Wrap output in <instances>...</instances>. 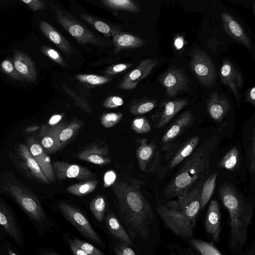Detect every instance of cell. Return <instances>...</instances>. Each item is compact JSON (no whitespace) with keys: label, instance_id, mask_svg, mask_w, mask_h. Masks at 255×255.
I'll use <instances>...</instances> for the list:
<instances>
[{"label":"cell","instance_id":"obj_11","mask_svg":"<svg viewBox=\"0 0 255 255\" xmlns=\"http://www.w3.org/2000/svg\"><path fill=\"white\" fill-rule=\"evenodd\" d=\"M159 81L166 89V96L169 97H176L189 89V78L179 68H174L167 70L160 76Z\"/></svg>","mask_w":255,"mask_h":255},{"label":"cell","instance_id":"obj_17","mask_svg":"<svg viewBox=\"0 0 255 255\" xmlns=\"http://www.w3.org/2000/svg\"><path fill=\"white\" fill-rule=\"evenodd\" d=\"M205 228L212 243H217L220 240L221 213L220 206L217 200L211 201L205 219Z\"/></svg>","mask_w":255,"mask_h":255},{"label":"cell","instance_id":"obj_32","mask_svg":"<svg viewBox=\"0 0 255 255\" xmlns=\"http://www.w3.org/2000/svg\"><path fill=\"white\" fill-rule=\"evenodd\" d=\"M187 241L190 247L200 255H223L213 243L194 237L187 240Z\"/></svg>","mask_w":255,"mask_h":255},{"label":"cell","instance_id":"obj_20","mask_svg":"<svg viewBox=\"0 0 255 255\" xmlns=\"http://www.w3.org/2000/svg\"><path fill=\"white\" fill-rule=\"evenodd\" d=\"M223 26L226 33L233 39L252 51V43L250 38L237 20L227 12L221 14Z\"/></svg>","mask_w":255,"mask_h":255},{"label":"cell","instance_id":"obj_40","mask_svg":"<svg viewBox=\"0 0 255 255\" xmlns=\"http://www.w3.org/2000/svg\"><path fill=\"white\" fill-rule=\"evenodd\" d=\"M157 105V102L154 100H144L131 106L129 112L135 115L144 114L153 110Z\"/></svg>","mask_w":255,"mask_h":255},{"label":"cell","instance_id":"obj_21","mask_svg":"<svg viewBox=\"0 0 255 255\" xmlns=\"http://www.w3.org/2000/svg\"><path fill=\"white\" fill-rule=\"evenodd\" d=\"M0 225L19 246L23 245L21 231L11 212L0 199Z\"/></svg>","mask_w":255,"mask_h":255},{"label":"cell","instance_id":"obj_35","mask_svg":"<svg viewBox=\"0 0 255 255\" xmlns=\"http://www.w3.org/2000/svg\"><path fill=\"white\" fill-rule=\"evenodd\" d=\"M65 126L63 123L52 126L46 130L41 140L42 146L48 152H54V147L58 133Z\"/></svg>","mask_w":255,"mask_h":255},{"label":"cell","instance_id":"obj_15","mask_svg":"<svg viewBox=\"0 0 255 255\" xmlns=\"http://www.w3.org/2000/svg\"><path fill=\"white\" fill-rule=\"evenodd\" d=\"M188 103V100L185 99L164 101L151 117L154 126L157 128L164 127Z\"/></svg>","mask_w":255,"mask_h":255},{"label":"cell","instance_id":"obj_41","mask_svg":"<svg viewBox=\"0 0 255 255\" xmlns=\"http://www.w3.org/2000/svg\"><path fill=\"white\" fill-rule=\"evenodd\" d=\"M250 143L246 153L247 166L251 176L254 177L255 173V129L253 131L250 139Z\"/></svg>","mask_w":255,"mask_h":255},{"label":"cell","instance_id":"obj_14","mask_svg":"<svg viewBox=\"0 0 255 255\" xmlns=\"http://www.w3.org/2000/svg\"><path fill=\"white\" fill-rule=\"evenodd\" d=\"M52 167L55 177L59 180L74 178L88 180L95 177L94 174L88 168L64 161H55Z\"/></svg>","mask_w":255,"mask_h":255},{"label":"cell","instance_id":"obj_34","mask_svg":"<svg viewBox=\"0 0 255 255\" xmlns=\"http://www.w3.org/2000/svg\"><path fill=\"white\" fill-rule=\"evenodd\" d=\"M98 184V180H86L69 186L67 188L66 190L71 194L81 197L90 194L94 191Z\"/></svg>","mask_w":255,"mask_h":255},{"label":"cell","instance_id":"obj_54","mask_svg":"<svg viewBox=\"0 0 255 255\" xmlns=\"http://www.w3.org/2000/svg\"><path fill=\"white\" fill-rule=\"evenodd\" d=\"M240 255H255V242L249 247H246Z\"/></svg>","mask_w":255,"mask_h":255},{"label":"cell","instance_id":"obj_47","mask_svg":"<svg viewBox=\"0 0 255 255\" xmlns=\"http://www.w3.org/2000/svg\"><path fill=\"white\" fill-rule=\"evenodd\" d=\"M44 52L49 57L61 66L64 67L66 66V64L63 58L55 50L50 47H46L44 48Z\"/></svg>","mask_w":255,"mask_h":255},{"label":"cell","instance_id":"obj_8","mask_svg":"<svg viewBox=\"0 0 255 255\" xmlns=\"http://www.w3.org/2000/svg\"><path fill=\"white\" fill-rule=\"evenodd\" d=\"M205 180L195 183L176 201L164 203L168 207L182 212L191 221L196 223L200 209L201 192Z\"/></svg>","mask_w":255,"mask_h":255},{"label":"cell","instance_id":"obj_44","mask_svg":"<svg viewBox=\"0 0 255 255\" xmlns=\"http://www.w3.org/2000/svg\"><path fill=\"white\" fill-rule=\"evenodd\" d=\"M167 248L169 255H196L194 250L190 246H184L177 243H169Z\"/></svg>","mask_w":255,"mask_h":255},{"label":"cell","instance_id":"obj_50","mask_svg":"<svg viewBox=\"0 0 255 255\" xmlns=\"http://www.w3.org/2000/svg\"><path fill=\"white\" fill-rule=\"evenodd\" d=\"M116 178V174L113 171L107 172L104 178V187H108L112 185L114 183Z\"/></svg>","mask_w":255,"mask_h":255},{"label":"cell","instance_id":"obj_52","mask_svg":"<svg viewBox=\"0 0 255 255\" xmlns=\"http://www.w3.org/2000/svg\"><path fill=\"white\" fill-rule=\"evenodd\" d=\"M63 240L69 247L73 255H89L84 251H83L80 248L76 246L75 245L71 243L70 242L66 240Z\"/></svg>","mask_w":255,"mask_h":255},{"label":"cell","instance_id":"obj_9","mask_svg":"<svg viewBox=\"0 0 255 255\" xmlns=\"http://www.w3.org/2000/svg\"><path fill=\"white\" fill-rule=\"evenodd\" d=\"M190 55V67L199 81L205 86L213 85L216 80V72L209 56L199 49H194Z\"/></svg>","mask_w":255,"mask_h":255},{"label":"cell","instance_id":"obj_22","mask_svg":"<svg viewBox=\"0 0 255 255\" xmlns=\"http://www.w3.org/2000/svg\"><path fill=\"white\" fill-rule=\"evenodd\" d=\"M28 148L40 169L50 181H55V176L49 156L43 147L33 138L28 139Z\"/></svg>","mask_w":255,"mask_h":255},{"label":"cell","instance_id":"obj_2","mask_svg":"<svg viewBox=\"0 0 255 255\" xmlns=\"http://www.w3.org/2000/svg\"><path fill=\"white\" fill-rule=\"evenodd\" d=\"M219 194L229 215L228 248L232 255H240L248 242L249 228L254 214V205L228 182L221 185Z\"/></svg>","mask_w":255,"mask_h":255},{"label":"cell","instance_id":"obj_38","mask_svg":"<svg viewBox=\"0 0 255 255\" xmlns=\"http://www.w3.org/2000/svg\"><path fill=\"white\" fill-rule=\"evenodd\" d=\"M102 2L109 8L123 10L131 12H139L138 4L132 0H103Z\"/></svg>","mask_w":255,"mask_h":255},{"label":"cell","instance_id":"obj_57","mask_svg":"<svg viewBox=\"0 0 255 255\" xmlns=\"http://www.w3.org/2000/svg\"><path fill=\"white\" fill-rule=\"evenodd\" d=\"M39 255H62L50 250H42L39 252Z\"/></svg>","mask_w":255,"mask_h":255},{"label":"cell","instance_id":"obj_23","mask_svg":"<svg viewBox=\"0 0 255 255\" xmlns=\"http://www.w3.org/2000/svg\"><path fill=\"white\" fill-rule=\"evenodd\" d=\"M230 103L225 97L220 96L216 91L213 92L206 101L207 111L215 122H220L230 109Z\"/></svg>","mask_w":255,"mask_h":255},{"label":"cell","instance_id":"obj_31","mask_svg":"<svg viewBox=\"0 0 255 255\" xmlns=\"http://www.w3.org/2000/svg\"><path fill=\"white\" fill-rule=\"evenodd\" d=\"M90 210L98 223L104 224V217L107 212V202L102 195L95 197L89 204Z\"/></svg>","mask_w":255,"mask_h":255},{"label":"cell","instance_id":"obj_51","mask_svg":"<svg viewBox=\"0 0 255 255\" xmlns=\"http://www.w3.org/2000/svg\"><path fill=\"white\" fill-rule=\"evenodd\" d=\"M22 1L26 4H27L33 10L45 8L44 3L40 0H22Z\"/></svg>","mask_w":255,"mask_h":255},{"label":"cell","instance_id":"obj_45","mask_svg":"<svg viewBox=\"0 0 255 255\" xmlns=\"http://www.w3.org/2000/svg\"><path fill=\"white\" fill-rule=\"evenodd\" d=\"M123 116L121 113H105L100 118V123L103 127L109 128L119 123Z\"/></svg>","mask_w":255,"mask_h":255},{"label":"cell","instance_id":"obj_49","mask_svg":"<svg viewBox=\"0 0 255 255\" xmlns=\"http://www.w3.org/2000/svg\"><path fill=\"white\" fill-rule=\"evenodd\" d=\"M130 64L125 63H120L108 68L106 73L108 75H114L123 72L128 69Z\"/></svg>","mask_w":255,"mask_h":255},{"label":"cell","instance_id":"obj_48","mask_svg":"<svg viewBox=\"0 0 255 255\" xmlns=\"http://www.w3.org/2000/svg\"><path fill=\"white\" fill-rule=\"evenodd\" d=\"M124 101L119 96H113L107 98L103 103V106L106 108H115L123 105Z\"/></svg>","mask_w":255,"mask_h":255},{"label":"cell","instance_id":"obj_27","mask_svg":"<svg viewBox=\"0 0 255 255\" xmlns=\"http://www.w3.org/2000/svg\"><path fill=\"white\" fill-rule=\"evenodd\" d=\"M80 18L94 29L103 33L106 37L114 36L121 32V27L107 23L102 20L87 14L80 13Z\"/></svg>","mask_w":255,"mask_h":255},{"label":"cell","instance_id":"obj_36","mask_svg":"<svg viewBox=\"0 0 255 255\" xmlns=\"http://www.w3.org/2000/svg\"><path fill=\"white\" fill-rule=\"evenodd\" d=\"M32 63L25 56L19 54L15 56L14 65L16 70L22 76L31 79L35 73Z\"/></svg>","mask_w":255,"mask_h":255},{"label":"cell","instance_id":"obj_56","mask_svg":"<svg viewBox=\"0 0 255 255\" xmlns=\"http://www.w3.org/2000/svg\"><path fill=\"white\" fill-rule=\"evenodd\" d=\"M62 118V115H55L53 116L49 121V124L50 126H54L57 125V123Z\"/></svg>","mask_w":255,"mask_h":255},{"label":"cell","instance_id":"obj_3","mask_svg":"<svg viewBox=\"0 0 255 255\" xmlns=\"http://www.w3.org/2000/svg\"><path fill=\"white\" fill-rule=\"evenodd\" d=\"M220 141L219 133H215L196 148L165 187L162 192L164 199L178 198L195 183L205 180L210 171L211 155Z\"/></svg>","mask_w":255,"mask_h":255},{"label":"cell","instance_id":"obj_43","mask_svg":"<svg viewBox=\"0 0 255 255\" xmlns=\"http://www.w3.org/2000/svg\"><path fill=\"white\" fill-rule=\"evenodd\" d=\"M131 128L132 130L139 134L147 133L151 130L150 124L144 117L134 119L131 123Z\"/></svg>","mask_w":255,"mask_h":255},{"label":"cell","instance_id":"obj_18","mask_svg":"<svg viewBox=\"0 0 255 255\" xmlns=\"http://www.w3.org/2000/svg\"><path fill=\"white\" fill-rule=\"evenodd\" d=\"M104 225L107 236L117 241L126 244L133 249V245L128 234L114 212L109 211L106 213Z\"/></svg>","mask_w":255,"mask_h":255},{"label":"cell","instance_id":"obj_55","mask_svg":"<svg viewBox=\"0 0 255 255\" xmlns=\"http://www.w3.org/2000/svg\"><path fill=\"white\" fill-rule=\"evenodd\" d=\"M2 67L4 70L7 73L12 74L13 72L14 69L12 64L7 60H5L2 62Z\"/></svg>","mask_w":255,"mask_h":255},{"label":"cell","instance_id":"obj_30","mask_svg":"<svg viewBox=\"0 0 255 255\" xmlns=\"http://www.w3.org/2000/svg\"><path fill=\"white\" fill-rule=\"evenodd\" d=\"M241 154L236 146L231 148L217 163V166L230 171H234L240 163Z\"/></svg>","mask_w":255,"mask_h":255},{"label":"cell","instance_id":"obj_4","mask_svg":"<svg viewBox=\"0 0 255 255\" xmlns=\"http://www.w3.org/2000/svg\"><path fill=\"white\" fill-rule=\"evenodd\" d=\"M4 185L5 190L32 219L40 233L46 232L54 226V221L47 216L38 199L27 189L14 182H8Z\"/></svg>","mask_w":255,"mask_h":255},{"label":"cell","instance_id":"obj_42","mask_svg":"<svg viewBox=\"0 0 255 255\" xmlns=\"http://www.w3.org/2000/svg\"><path fill=\"white\" fill-rule=\"evenodd\" d=\"M75 78L81 83L91 85H103L111 80L108 77L94 74H78Z\"/></svg>","mask_w":255,"mask_h":255},{"label":"cell","instance_id":"obj_39","mask_svg":"<svg viewBox=\"0 0 255 255\" xmlns=\"http://www.w3.org/2000/svg\"><path fill=\"white\" fill-rule=\"evenodd\" d=\"M107 236L109 248L114 255H139L128 245L117 241Z\"/></svg>","mask_w":255,"mask_h":255},{"label":"cell","instance_id":"obj_12","mask_svg":"<svg viewBox=\"0 0 255 255\" xmlns=\"http://www.w3.org/2000/svg\"><path fill=\"white\" fill-rule=\"evenodd\" d=\"M194 121V116L191 110L184 112L181 114L163 134L160 141L162 151H168L175 143L177 138Z\"/></svg>","mask_w":255,"mask_h":255},{"label":"cell","instance_id":"obj_25","mask_svg":"<svg viewBox=\"0 0 255 255\" xmlns=\"http://www.w3.org/2000/svg\"><path fill=\"white\" fill-rule=\"evenodd\" d=\"M40 29L44 35L65 54L70 56L75 52L70 43L52 26L46 21H41Z\"/></svg>","mask_w":255,"mask_h":255},{"label":"cell","instance_id":"obj_5","mask_svg":"<svg viewBox=\"0 0 255 255\" xmlns=\"http://www.w3.org/2000/svg\"><path fill=\"white\" fill-rule=\"evenodd\" d=\"M57 208L62 217L81 236L102 249L107 248L103 239L92 226L87 216L79 208L64 202H59Z\"/></svg>","mask_w":255,"mask_h":255},{"label":"cell","instance_id":"obj_58","mask_svg":"<svg viewBox=\"0 0 255 255\" xmlns=\"http://www.w3.org/2000/svg\"><path fill=\"white\" fill-rule=\"evenodd\" d=\"M175 46L178 49L181 48L183 46V39L181 37H178L175 40Z\"/></svg>","mask_w":255,"mask_h":255},{"label":"cell","instance_id":"obj_19","mask_svg":"<svg viewBox=\"0 0 255 255\" xmlns=\"http://www.w3.org/2000/svg\"><path fill=\"white\" fill-rule=\"evenodd\" d=\"M220 77L222 83L227 85L237 99L240 97L244 80L240 72L228 60L223 61L221 68Z\"/></svg>","mask_w":255,"mask_h":255},{"label":"cell","instance_id":"obj_7","mask_svg":"<svg viewBox=\"0 0 255 255\" xmlns=\"http://www.w3.org/2000/svg\"><path fill=\"white\" fill-rule=\"evenodd\" d=\"M51 5L56 12L59 24L80 43L91 44L100 47L107 44L106 41L97 36L70 13L53 3Z\"/></svg>","mask_w":255,"mask_h":255},{"label":"cell","instance_id":"obj_29","mask_svg":"<svg viewBox=\"0 0 255 255\" xmlns=\"http://www.w3.org/2000/svg\"><path fill=\"white\" fill-rule=\"evenodd\" d=\"M82 122L75 120L65 126L58 133L54 151L61 149L77 133L82 126Z\"/></svg>","mask_w":255,"mask_h":255},{"label":"cell","instance_id":"obj_13","mask_svg":"<svg viewBox=\"0 0 255 255\" xmlns=\"http://www.w3.org/2000/svg\"><path fill=\"white\" fill-rule=\"evenodd\" d=\"M136 155L139 168L143 171H152L157 169L160 163L159 152L154 141H149L146 138L139 141Z\"/></svg>","mask_w":255,"mask_h":255},{"label":"cell","instance_id":"obj_1","mask_svg":"<svg viewBox=\"0 0 255 255\" xmlns=\"http://www.w3.org/2000/svg\"><path fill=\"white\" fill-rule=\"evenodd\" d=\"M113 190L117 217L139 255H155L160 240V228L155 209L137 184L119 180Z\"/></svg>","mask_w":255,"mask_h":255},{"label":"cell","instance_id":"obj_28","mask_svg":"<svg viewBox=\"0 0 255 255\" xmlns=\"http://www.w3.org/2000/svg\"><path fill=\"white\" fill-rule=\"evenodd\" d=\"M113 42L117 50L136 48L145 43L143 39L136 36L122 32L113 36Z\"/></svg>","mask_w":255,"mask_h":255},{"label":"cell","instance_id":"obj_46","mask_svg":"<svg viewBox=\"0 0 255 255\" xmlns=\"http://www.w3.org/2000/svg\"><path fill=\"white\" fill-rule=\"evenodd\" d=\"M63 88L66 93L75 100V104L88 113H92L93 110L89 104L84 99L80 97L74 91L63 84Z\"/></svg>","mask_w":255,"mask_h":255},{"label":"cell","instance_id":"obj_16","mask_svg":"<svg viewBox=\"0 0 255 255\" xmlns=\"http://www.w3.org/2000/svg\"><path fill=\"white\" fill-rule=\"evenodd\" d=\"M155 59H147L141 61L134 69L127 74L119 83L118 86L124 90L134 89L138 83L147 77L157 65Z\"/></svg>","mask_w":255,"mask_h":255},{"label":"cell","instance_id":"obj_37","mask_svg":"<svg viewBox=\"0 0 255 255\" xmlns=\"http://www.w3.org/2000/svg\"><path fill=\"white\" fill-rule=\"evenodd\" d=\"M63 240H66L80 248L89 255H106L93 244L83 241L68 233H64Z\"/></svg>","mask_w":255,"mask_h":255},{"label":"cell","instance_id":"obj_26","mask_svg":"<svg viewBox=\"0 0 255 255\" xmlns=\"http://www.w3.org/2000/svg\"><path fill=\"white\" fill-rule=\"evenodd\" d=\"M18 152L22 159L25 167L30 171L34 177L43 182L49 183L50 181L42 171L27 146L24 144H20L18 148Z\"/></svg>","mask_w":255,"mask_h":255},{"label":"cell","instance_id":"obj_6","mask_svg":"<svg viewBox=\"0 0 255 255\" xmlns=\"http://www.w3.org/2000/svg\"><path fill=\"white\" fill-rule=\"evenodd\" d=\"M159 218L174 235L184 239L193 237L195 223L180 211L159 201L155 207Z\"/></svg>","mask_w":255,"mask_h":255},{"label":"cell","instance_id":"obj_24","mask_svg":"<svg viewBox=\"0 0 255 255\" xmlns=\"http://www.w3.org/2000/svg\"><path fill=\"white\" fill-rule=\"evenodd\" d=\"M77 156L81 160L100 165L107 164L111 161L108 148L95 144L81 150Z\"/></svg>","mask_w":255,"mask_h":255},{"label":"cell","instance_id":"obj_53","mask_svg":"<svg viewBox=\"0 0 255 255\" xmlns=\"http://www.w3.org/2000/svg\"><path fill=\"white\" fill-rule=\"evenodd\" d=\"M245 101L252 104L254 107L255 106V87L249 89L245 92Z\"/></svg>","mask_w":255,"mask_h":255},{"label":"cell","instance_id":"obj_59","mask_svg":"<svg viewBox=\"0 0 255 255\" xmlns=\"http://www.w3.org/2000/svg\"><path fill=\"white\" fill-rule=\"evenodd\" d=\"M8 255H17L11 249H8Z\"/></svg>","mask_w":255,"mask_h":255},{"label":"cell","instance_id":"obj_33","mask_svg":"<svg viewBox=\"0 0 255 255\" xmlns=\"http://www.w3.org/2000/svg\"><path fill=\"white\" fill-rule=\"evenodd\" d=\"M217 175L218 172L213 173L204 182L201 192V210L205 207L214 192Z\"/></svg>","mask_w":255,"mask_h":255},{"label":"cell","instance_id":"obj_10","mask_svg":"<svg viewBox=\"0 0 255 255\" xmlns=\"http://www.w3.org/2000/svg\"><path fill=\"white\" fill-rule=\"evenodd\" d=\"M200 140V137L194 135L179 145H174L167 154L163 164H160L157 169L159 177H163L166 172L183 161L196 149Z\"/></svg>","mask_w":255,"mask_h":255}]
</instances>
